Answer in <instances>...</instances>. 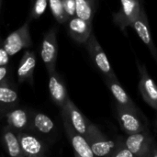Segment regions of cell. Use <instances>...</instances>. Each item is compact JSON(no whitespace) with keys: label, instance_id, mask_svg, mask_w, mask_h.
Returning a JSON list of instances; mask_svg holds the SVG:
<instances>
[{"label":"cell","instance_id":"cell-1","mask_svg":"<svg viewBox=\"0 0 157 157\" xmlns=\"http://www.w3.org/2000/svg\"><path fill=\"white\" fill-rule=\"evenodd\" d=\"M116 117L121 130L128 135L147 130V121L139 109H129L116 104Z\"/></svg>","mask_w":157,"mask_h":157},{"label":"cell","instance_id":"cell-2","mask_svg":"<svg viewBox=\"0 0 157 157\" xmlns=\"http://www.w3.org/2000/svg\"><path fill=\"white\" fill-rule=\"evenodd\" d=\"M144 6V0H121L119 10L113 14V21L121 30L125 32L139 17Z\"/></svg>","mask_w":157,"mask_h":157},{"label":"cell","instance_id":"cell-3","mask_svg":"<svg viewBox=\"0 0 157 157\" xmlns=\"http://www.w3.org/2000/svg\"><path fill=\"white\" fill-rule=\"evenodd\" d=\"M128 149L134 157H149L152 150L156 145L149 130L128 134L125 138Z\"/></svg>","mask_w":157,"mask_h":157},{"label":"cell","instance_id":"cell-4","mask_svg":"<svg viewBox=\"0 0 157 157\" xmlns=\"http://www.w3.org/2000/svg\"><path fill=\"white\" fill-rule=\"evenodd\" d=\"M85 44L93 63L98 68V70L100 71L104 77H115L116 75L112 70V67L109 62L107 55L93 33L90 35L89 39L86 40Z\"/></svg>","mask_w":157,"mask_h":157},{"label":"cell","instance_id":"cell-5","mask_svg":"<svg viewBox=\"0 0 157 157\" xmlns=\"http://www.w3.org/2000/svg\"><path fill=\"white\" fill-rule=\"evenodd\" d=\"M85 137L95 156H109L113 148V141L109 140L98 126L89 122Z\"/></svg>","mask_w":157,"mask_h":157},{"label":"cell","instance_id":"cell-6","mask_svg":"<svg viewBox=\"0 0 157 157\" xmlns=\"http://www.w3.org/2000/svg\"><path fill=\"white\" fill-rule=\"evenodd\" d=\"M30 45L31 39L29 34V21H27L17 30L11 32L3 41V47L9 56L16 55L20 51L29 48Z\"/></svg>","mask_w":157,"mask_h":157},{"label":"cell","instance_id":"cell-7","mask_svg":"<svg viewBox=\"0 0 157 157\" xmlns=\"http://www.w3.org/2000/svg\"><path fill=\"white\" fill-rule=\"evenodd\" d=\"M17 138L25 156H44L48 153L47 144L32 131L18 132Z\"/></svg>","mask_w":157,"mask_h":157},{"label":"cell","instance_id":"cell-8","mask_svg":"<svg viewBox=\"0 0 157 157\" xmlns=\"http://www.w3.org/2000/svg\"><path fill=\"white\" fill-rule=\"evenodd\" d=\"M40 56L48 74L50 75L55 72V65L58 57V43L55 29H52L49 30L43 37L40 45Z\"/></svg>","mask_w":157,"mask_h":157},{"label":"cell","instance_id":"cell-9","mask_svg":"<svg viewBox=\"0 0 157 157\" xmlns=\"http://www.w3.org/2000/svg\"><path fill=\"white\" fill-rule=\"evenodd\" d=\"M136 64L138 67L140 81H139V90L144 98V100L154 109L157 110V85L150 76L147 69L144 63H141L136 60Z\"/></svg>","mask_w":157,"mask_h":157},{"label":"cell","instance_id":"cell-10","mask_svg":"<svg viewBox=\"0 0 157 157\" xmlns=\"http://www.w3.org/2000/svg\"><path fill=\"white\" fill-rule=\"evenodd\" d=\"M61 117L63 120V124L64 127V131L66 135L71 143V145L75 151L76 156L79 157H94V154L90 148V145L86 140V138L76 132L74 127L69 122L68 119L64 114L61 113Z\"/></svg>","mask_w":157,"mask_h":157},{"label":"cell","instance_id":"cell-11","mask_svg":"<svg viewBox=\"0 0 157 157\" xmlns=\"http://www.w3.org/2000/svg\"><path fill=\"white\" fill-rule=\"evenodd\" d=\"M131 27L137 32L140 39L147 46V48L149 49L154 60L157 63V48L155 47L154 40H153V38H152L150 27H149V22H148V18L146 16V12L144 10V6L142 8L139 17L132 23Z\"/></svg>","mask_w":157,"mask_h":157},{"label":"cell","instance_id":"cell-12","mask_svg":"<svg viewBox=\"0 0 157 157\" xmlns=\"http://www.w3.org/2000/svg\"><path fill=\"white\" fill-rule=\"evenodd\" d=\"M7 126L16 132L23 131H32L31 119L32 113L25 109L12 108L6 112Z\"/></svg>","mask_w":157,"mask_h":157},{"label":"cell","instance_id":"cell-13","mask_svg":"<svg viewBox=\"0 0 157 157\" xmlns=\"http://www.w3.org/2000/svg\"><path fill=\"white\" fill-rule=\"evenodd\" d=\"M67 28L70 37L78 43H86L92 34V22L77 16L67 21Z\"/></svg>","mask_w":157,"mask_h":157},{"label":"cell","instance_id":"cell-14","mask_svg":"<svg viewBox=\"0 0 157 157\" xmlns=\"http://www.w3.org/2000/svg\"><path fill=\"white\" fill-rule=\"evenodd\" d=\"M61 113L66 116L69 122L76 132L86 136L87 132V127L90 121L86 120V118L81 113V111L76 108V106L70 98L67 99L64 108L61 109Z\"/></svg>","mask_w":157,"mask_h":157},{"label":"cell","instance_id":"cell-15","mask_svg":"<svg viewBox=\"0 0 157 157\" xmlns=\"http://www.w3.org/2000/svg\"><path fill=\"white\" fill-rule=\"evenodd\" d=\"M49 92L52 101L59 107L60 109H63L67 99L69 98L66 87L63 82L61 80L60 76L56 72H53L49 75Z\"/></svg>","mask_w":157,"mask_h":157},{"label":"cell","instance_id":"cell-16","mask_svg":"<svg viewBox=\"0 0 157 157\" xmlns=\"http://www.w3.org/2000/svg\"><path fill=\"white\" fill-rule=\"evenodd\" d=\"M37 64L36 55L31 51H26L17 71V81L19 84L28 82L30 85L33 83V73Z\"/></svg>","mask_w":157,"mask_h":157},{"label":"cell","instance_id":"cell-17","mask_svg":"<svg viewBox=\"0 0 157 157\" xmlns=\"http://www.w3.org/2000/svg\"><path fill=\"white\" fill-rule=\"evenodd\" d=\"M107 86L109 87L110 93L116 100V104L129 109H138L135 103L132 101L131 97L126 93L124 88L121 86L117 76L105 78Z\"/></svg>","mask_w":157,"mask_h":157},{"label":"cell","instance_id":"cell-18","mask_svg":"<svg viewBox=\"0 0 157 157\" xmlns=\"http://www.w3.org/2000/svg\"><path fill=\"white\" fill-rule=\"evenodd\" d=\"M2 139H3V144L6 149V152L9 156H25L17 138V133L9 126L5 127V129L3 130Z\"/></svg>","mask_w":157,"mask_h":157},{"label":"cell","instance_id":"cell-19","mask_svg":"<svg viewBox=\"0 0 157 157\" xmlns=\"http://www.w3.org/2000/svg\"><path fill=\"white\" fill-rule=\"evenodd\" d=\"M31 127H32V132H39L40 134H46V135L52 134L55 130V125L53 121L46 114L41 112L32 113Z\"/></svg>","mask_w":157,"mask_h":157},{"label":"cell","instance_id":"cell-20","mask_svg":"<svg viewBox=\"0 0 157 157\" xmlns=\"http://www.w3.org/2000/svg\"><path fill=\"white\" fill-rule=\"evenodd\" d=\"M18 102V96L15 89L11 88L6 81L0 84V105L2 108L9 109L16 107Z\"/></svg>","mask_w":157,"mask_h":157},{"label":"cell","instance_id":"cell-21","mask_svg":"<svg viewBox=\"0 0 157 157\" xmlns=\"http://www.w3.org/2000/svg\"><path fill=\"white\" fill-rule=\"evenodd\" d=\"M75 2L76 16L92 22L96 12V0H75Z\"/></svg>","mask_w":157,"mask_h":157},{"label":"cell","instance_id":"cell-22","mask_svg":"<svg viewBox=\"0 0 157 157\" xmlns=\"http://www.w3.org/2000/svg\"><path fill=\"white\" fill-rule=\"evenodd\" d=\"M109 157H134L128 149L125 138L121 135H116L113 140V148Z\"/></svg>","mask_w":157,"mask_h":157},{"label":"cell","instance_id":"cell-23","mask_svg":"<svg viewBox=\"0 0 157 157\" xmlns=\"http://www.w3.org/2000/svg\"><path fill=\"white\" fill-rule=\"evenodd\" d=\"M51 12L56 21L60 24H64L68 21V17L63 8V0H48Z\"/></svg>","mask_w":157,"mask_h":157},{"label":"cell","instance_id":"cell-24","mask_svg":"<svg viewBox=\"0 0 157 157\" xmlns=\"http://www.w3.org/2000/svg\"><path fill=\"white\" fill-rule=\"evenodd\" d=\"M47 5H48V0H35L30 14L31 18H35V19L40 18L45 12Z\"/></svg>","mask_w":157,"mask_h":157},{"label":"cell","instance_id":"cell-25","mask_svg":"<svg viewBox=\"0 0 157 157\" xmlns=\"http://www.w3.org/2000/svg\"><path fill=\"white\" fill-rule=\"evenodd\" d=\"M63 8H64L65 14L68 17V20L76 16L75 0H63Z\"/></svg>","mask_w":157,"mask_h":157},{"label":"cell","instance_id":"cell-26","mask_svg":"<svg viewBox=\"0 0 157 157\" xmlns=\"http://www.w3.org/2000/svg\"><path fill=\"white\" fill-rule=\"evenodd\" d=\"M9 55L7 54V52H6V50L3 47V42L0 45V66L3 65H6L8 63L9 61Z\"/></svg>","mask_w":157,"mask_h":157},{"label":"cell","instance_id":"cell-27","mask_svg":"<svg viewBox=\"0 0 157 157\" xmlns=\"http://www.w3.org/2000/svg\"><path fill=\"white\" fill-rule=\"evenodd\" d=\"M7 75H8V68L6 67V65L0 66V84L6 81Z\"/></svg>","mask_w":157,"mask_h":157},{"label":"cell","instance_id":"cell-28","mask_svg":"<svg viewBox=\"0 0 157 157\" xmlns=\"http://www.w3.org/2000/svg\"><path fill=\"white\" fill-rule=\"evenodd\" d=\"M149 157H157V144L154 147V149L152 150Z\"/></svg>","mask_w":157,"mask_h":157},{"label":"cell","instance_id":"cell-29","mask_svg":"<svg viewBox=\"0 0 157 157\" xmlns=\"http://www.w3.org/2000/svg\"><path fill=\"white\" fill-rule=\"evenodd\" d=\"M3 110H4V109H2V107H1V105H0V115H1L2 113H3Z\"/></svg>","mask_w":157,"mask_h":157},{"label":"cell","instance_id":"cell-30","mask_svg":"<svg viewBox=\"0 0 157 157\" xmlns=\"http://www.w3.org/2000/svg\"><path fill=\"white\" fill-rule=\"evenodd\" d=\"M1 5H2V0H0V8H1Z\"/></svg>","mask_w":157,"mask_h":157}]
</instances>
